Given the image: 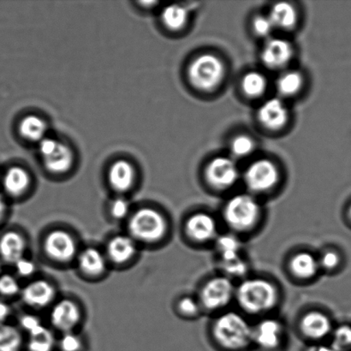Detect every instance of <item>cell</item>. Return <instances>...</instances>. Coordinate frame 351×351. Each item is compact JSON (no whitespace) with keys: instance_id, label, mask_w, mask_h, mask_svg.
I'll return each instance as SVG.
<instances>
[{"instance_id":"cell-40","label":"cell","mask_w":351,"mask_h":351,"mask_svg":"<svg viewBox=\"0 0 351 351\" xmlns=\"http://www.w3.org/2000/svg\"><path fill=\"white\" fill-rule=\"evenodd\" d=\"M253 27L257 36L268 37L275 29L269 16H257L254 20Z\"/></svg>"},{"instance_id":"cell-7","label":"cell","mask_w":351,"mask_h":351,"mask_svg":"<svg viewBox=\"0 0 351 351\" xmlns=\"http://www.w3.org/2000/svg\"><path fill=\"white\" fill-rule=\"evenodd\" d=\"M287 343V328L280 319L266 316L254 325V351H284Z\"/></svg>"},{"instance_id":"cell-28","label":"cell","mask_w":351,"mask_h":351,"mask_svg":"<svg viewBox=\"0 0 351 351\" xmlns=\"http://www.w3.org/2000/svg\"><path fill=\"white\" fill-rule=\"evenodd\" d=\"M23 343L19 328L8 323H0V351H20Z\"/></svg>"},{"instance_id":"cell-39","label":"cell","mask_w":351,"mask_h":351,"mask_svg":"<svg viewBox=\"0 0 351 351\" xmlns=\"http://www.w3.org/2000/svg\"><path fill=\"white\" fill-rule=\"evenodd\" d=\"M109 213L115 220L128 219L130 215V204L125 198H116L109 206Z\"/></svg>"},{"instance_id":"cell-33","label":"cell","mask_w":351,"mask_h":351,"mask_svg":"<svg viewBox=\"0 0 351 351\" xmlns=\"http://www.w3.org/2000/svg\"><path fill=\"white\" fill-rule=\"evenodd\" d=\"M175 308L179 316L188 319L197 318L204 313L197 297L189 295H182L178 298L176 302Z\"/></svg>"},{"instance_id":"cell-44","label":"cell","mask_w":351,"mask_h":351,"mask_svg":"<svg viewBox=\"0 0 351 351\" xmlns=\"http://www.w3.org/2000/svg\"><path fill=\"white\" fill-rule=\"evenodd\" d=\"M12 315V308L5 299L0 298V323H7Z\"/></svg>"},{"instance_id":"cell-48","label":"cell","mask_w":351,"mask_h":351,"mask_svg":"<svg viewBox=\"0 0 351 351\" xmlns=\"http://www.w3.org/2000/svg\"><path fill=\"white\" fill-rule=\"evenodd\" d=\"M350 351H351V350H350Z\"/></svg>"},{"instance_id":"cell-11","label":"cell","mask_w":351,"mask_h":351,"mask_svg":"<svg viewBox=\"0 0 351 351\" xmlns=\"http://www.w3.org/2000/svg\"><path fill=\"white\" fill-rule=\"evenodd\" d=\"M333 328L335 325L332 318L328 314L319 309H311L305 312L298 322L299 332L311 343H322L330 339Z\"/></svg>"},{"instance_id":"cell-13","label":"cell","mask_w":351,"mask_h":351,"mask_svg":"<svg viewBox=\"0 0 351 351\" xmlns=\"http://www.w3.org/2000/svg\"><path fill=\"white\" fill-rule=\"evenodd\" d=\"M82 316L81 308L77 302L71 299H63L51 306L49 319L53 328L63 335L75 332L80 325Z\"/></svg>"},{"instance_id":"cell-14","label":"cell","mask_w":351,"mask_h":351,"mask_svg":"<svg viewBox=\"0 0 351 351\" xmlns=\"http://www.w3.org/2000/svg\"><path fill=\"white\" fill-rule=\"evenodd\" d=\"M20 297L27 307L43 309L53 305L57 291L51 282L40 278L31 281L23 287Z\"/></svg>"},{"instance_id":"cell-6","label":"cell","mask_w":351,"mask_h":351,"mask_svg":"<svg viewBox=\"0 0 351 351\" xmlns=\"http://www.w3.org/2000/svg\"><path fill=\"white\" fill-rule=\"evenodd\" d=\"M226 68L223 61L215 55H199L189 64L188 77L195 88L202 91H211L219 87L225 77Z\"/></svg>"},{"instance_id":"cell-38","label":"cell","mask_w":351,"mask_h":351,"mask_svg":"<svg viewBox=\"0 0 351 351\" xmlns=\"http://www.w3.org/2000/svg\"><path fill=\"white\" fill-rule=\"evenodd\" d=\"M60 351H82L84 341L75 332L63 333L58 341Z\"/></svg>"},{"instance_id":"cell-17","label":"cell","mask_w":351,"mask_h":351,"mask_svg":"<svg viewBox=\"0 0 351 351\" xmlns=\"http://www.w3.org/2000/svg\"><path fill=\"white\" fill-rule=\"evenodd\" d=\"M292 56L293 47L291 44L280 38L268 40L261 51V60L264 64L273 70L287 66L290 63Z\"/></svg>"},{"instance_id":"cell-41","label":"cell","mask_w":351,"mask_h":351,"mask_svg":"<svg viewBox=\"0 0 351 351\" xmlns=\"http://www.w3.org/2000/svg\"><path fill=\"white\" fill-rule=\"evenodd\" d=\"M15 267L16 273L19 277L27 278L32 277L36 274L37 267L36 263L33 260L29 259L27 256L22 258V259L16 261L13 265Z\"/></svg>"},{"instance_id":"cell-42","label":"cell","mask_w":351,"mask_h":351,"mask_svg":"<svg viewBox=\"0 0 351 351\" xmlns=\"http://www.w3.org/2000/svg\"><path fill=\"white\" fill-rule=\"evenodd\" d=\"M43 326V322H41L40 318L34 315H23L21 316L19 319L20 329L26 332L27 335L36 332V330L39 329Z\"/></svg>"},{"instance_id":"cell-16","label":"cell","mask_w":351,"mask_h":351,"mask_svg":"<svg viewBox=\"0 0 351 351\" xmlns=\"http://www.w3.org/2000/svg\"><path fill=\"white\" fill-rule=\"evenodd\" d=\"M138 246L128 234H119L112 237L106 244V257L117 266L129 263L137 254Z\"/></svg>"},{"instance_id":"cell-46","label":"cell","mask_w":351,"mask_h":351,"mask_svg":"<svg viewBox=\"0 0 351 351\" xmlns=\"http://www.w3.org/2000/svg\"><path fill=\"white\" fill-rule=\"evenodd\" d=\"M8 213V205L6 199L1 193H0V223H3Z\"/></svg>"},{"instance_id":"cell-4","label":"cell","mask_w":351,"mask_h":351,"mask_svg":"<svg viewBox=\"0 0 351 351\" xmlns=\"http://www.w3.org/2000/svg\"><path fill=\"white\" fill-rule=\"evenodd\" d=\"M127 230L128 235L137 243H156L166 237L169 230V223L163 213L145 206L130 213Z\"/></svg>"},{"instance_id":"cell-2","label":"cell","mask_w":351,"mask_h":351,"mask_svg":"<svg viewBox=\"0 0 351 351\" xmlns=\"http://www.w3.org/2000/svg\"><path fill=\"white\" fill-rule=\"evenodd\" d=\"M254 325L240 311H227L217 315L210 326L213 342L222 351L252 349Z\"/></svg>"},{"instance_id":"cell-45","label":"cell","mask_w":351,"mask_h":351,"mask_svg":"<svg viewBox=\"0 0 351 351\" xmlns=\"http://www.w3.org/2000/svg\"><path fill=\"white\" fill-rule=\"evenodd\" d=\"M304 351H337L330 343H309L307 348Z\"/></svg>"},{"instance_id":"cell-30","label":"cell","mask_w":351,"mask_h":351,"mask_svg":"<svg viewBox=\"0 0 351 351\" xmlns=\"http://www.w3.org/2000/svg\"><path fill=\"white\" fill-rule=\"evenodd\" d=\"M161 17L168 29L178 31L182 29L187 23L189 12L184 6L173 5L163 10Z\"/></svg>"},{"instance_id":"cell-10","label":"cell","mask_w":351,"mask_h":351,"mask_svg":"<svg viewBox=\"0 0 351 351\" xmlns=\"http://www.w3.org/2000/svg\"><path fill=\"white\" fill-rule=\"evenodd\" d=\"M43 249L50 260L58 263H69L77 259L79 254L77 240L67 230H51L45 237Z\"/></svg>"},{"instance_id":"cell-27","label":"cell","mask_w":351,"mask_h":351,"mask_svg":"<svg viewBox=\"0 0 351 351\" xmlns=\"http://www.w3.org/2000/svg\"><path fill=\"white\" fill-rule=\"evenodd\" d=\"M56 343L53 332L43 325L29 335L27 348L29 351H53Z\"/></svg>"},{"instance_id":"cell-3","label":"cell","mask_w":351,"mask_h":351,"mask_svg":"<svg viewBox=\"0 0 351 351\" xmlns=\"http://www.w3.org/2000/svg\"><path fill=\"white\" fill-rule=\"evenodd\" d=\"M263 208L259 199L250 193H242L227 199L221 219L230 232L236 235H249L261 226Z\"/></svg>"},{"instance_id":"cell-34","label":"cell","mask_w":351,"mask_h":351,"mask_svg":"<svg viewBox=\"0 0 351 351\" xmlns=\"http://www.w3.org/2000/svg\"><path fill=\"white\" fill-rule=\"evenodd\" d=\"M330 340V345L337 351L351 350V325L341 324L335 326Z\"/></svg>"},{"instance_id":"cell-19","label":"cell","mask_w":351,"mask_h":351,"mask_svg":"<svg viewBox=\"0 0 351 351\" xmlns=\"http://www.w3.org/2000/svg\"><path fill=\"white\" fill-rule=\"evenodd\" d=\"M258 117L263 125L271 130H278L287 125L289 112L285 103L278 98H271L261 106Z\"/></svg>"},{"instance_id":"cell-47","label":"cell","mask_w":351,"mask_h":351,"mask_svg":"<svg viewBox=\"0 0 351 351\" xmlns=\"http://www.w3.org/2000/svg\"><path fill=\"white\" fill-rule=\"evenodd\" d=\"M346 216L351 223V204L349 206L348 209H347Z\"/></svg>"},{"instance_id":"cell-18","label":"cell","mask_w":351,"mask_h":351,"mask_svg":"<svg viewBox=\"0 0 351 351\" xmlns=\"http://www.w3.org/2000/svg\"><path fill=\"white\" fill-rule=\"evenodd\" d=\"M27 243L22 233L7 230L0 236V259L3 263L14 265L26 256Z\"/></svg>"},{"instance_id":"cell-29","label":"cell","mask_w":351,"mask_h":351,"mask_svg":"<svg viewBox=\"0 0 351 351\" xmlns=\"http://www.w3.org/2000/svg\"><path fill=\"white\" fill-rule=\"evenodd\" d=\"M304 85V79L298 71H290L284 72L278 78L277 90L281 96H293L297 95Z\"/></svg>"},{"instance_id":"cell-12","label":"cell","mask_w":351,"mask_h":351,"mask_svg":"<svg viewBox=\"0 0 351 351\" xmlns=\"http://www.w3.org/2000/svg\"><path fill=\"white\" fill-rule=\"evenodd\" d=\"M239 178L235 161L228 157H217L206 169V180L216 191H226L233 187Z\"/></svg>"},{"instance_id":"cell-1","label":"cell","mask_w":351,"mask_h":351,"mask_svg":"<svg viewBox=\"0 0 351 351\" xmlns=\"http://www.w3.org/2000/svg\"><path fill=\"white\" fill-rule=\"evenodd\" d=\"M281 300L280 288L263 277H247L236 287L235 302L247 316L266 317L276 309Z\"/></svg>"},{"instance_id":"cell-26","label":"cell","mask_w":351,"mask_h":351,"mask_svg":"<svg viewBox=\"0 0 351 351\" xmlns=\"http://www.w3.org/2000/svg\"><path fill=\"white\" fill-rule=\"evenodd\" d=\"M19 132L23 138L40 143L46 136L47 123L40 117L27 116L20 123Z\"/></svg>"},{"instance_id":"cell-22","label":"cell","mask_w":351,"mask_h":351,"mask_svg":"<svg viewBox=\"0 0 351 351\" xmlns=\"http://www.w3.org/2000/svg\"><path fill=\"white\" fill-rule=\"evenodd\" d=\"M215 247L218 254L219 263L237 259L243 256V246L239 236L232 232L219 234L217 237Z\"/></svg>"},{"instance_id":"cell-20","label":"cell","mask_w":351,"mask_h":351,"mask_svg":"<svg viewBox=\"0 0 351 351\" xmlns=\"http://www.w3.org/2000/svg\"><path fill=\"white\" fill-rule=\"evenodd\" d=\"M79 270L82 274L90 278L102 276L108 270V259L97 247H88L79 251L77 257Z\"/></svg>"},{"instance_id":"cell-5","label":"cell","mask_w":351,"mask_h":351,"mask_svg":"<svg viewBox=\"0 0 351 351\" xmlns=\"http://www.w3.org/2000/svg\"><path fill=\"white\" fill-rule=\"evenodd\" d=\"M237 285L221 274L209 278L199 289L197 297L203 312L218 315L235 302Z\"/></svg>"},{"instance_id":"cell-37","label":"cell","mask_w":351,"mask_h":351,"mask_svg":"<svg viewBox=\"0 0 351 351\" xmlns=\"http://www.w3.org/2000/svg\"><path fill=\"white\" fill-rule=\"evenodd\" d=\"M254 149V142L247 136H237L230 144V151L234 156L245 158L250 156Z\"/></svg>"},{"instance_id":"cell-25","label":"cell","mask_w":351,"mask_h":351,"mask_svg":"<svg viewBox=\"0 0 351 351\" xmlns=\"http://www.w3.org/2000/svg\"><path fill=\"white\" fill-rule=\"evenodd\" d=\"M269 16L275 29H291L298 21L297 10L291 3L280 2L271 7Z\"/></svg>"},{"instance_id":"cell-8","label":"cell","mask_w":351,"mask_h":351,"mask_svg":"<svg viewBox=\"0 0 351 351\" xmlns=\"http://www.w3.org/2000/svg\"><path fill=\"white\" fill-rule=\"evenodd\" d=\"M184 232L186 239L195 245L215 243L219 236V221L211 213L195 212L185 219Z\"/></svg>"},{"instance_id":"cell-24","label":"cell","mask_w":351,"mask_h":351,"mask_svg":"<svg viewBox=\"0 0 351 351\" xmlns=\"http://www.w3.org/2000/svg\"><path fill=\"white\" fill-rule=\"evenodd\" d=\"M45 167L51 173L61 174L71 169L73 164V154L70 147L60 143L51 156L43 159Z\"/></svg>"},{"instance_id":"cell-9","label":"cell","mask_w":351,"mask_h":351,"mask_svg":"<svg viewBox=\"0 0 351 351\" xmlns=\"http://www.w3.org/2000/svg\"><path fill=\"white\" fill-rule=\"evenodd\" d=\"M280 181V173L276 166L267 160L254 161L244 173V182L250 194H267L276 187Z\"/></svg>"},{"instance_id":"cell-31","label":"cell","mask_w":351,"mask_h":351,"mask_svg":"<svg viewBox=\"0 0 351 351\" xmlns=\"http://www.w3.org/2000/svg\"><path fill=\"white\" fill-rule=\"evenodd\" d=\"M267 82L264 75L260 72L251 71L244 75L242 88L245 95L251 98H257L265 94L267 90Z\"/></svg>"},{"instance_id":"cell-15","label":"cell","mask_w":351,"mask_h":351,"mask_svg":"<svg viewBox=\"0 0 351 351\" xmlns=\"http://www.w3.org/2000/svg\"><path fill=\"white\" fill-rule=\"evenodd\" d=\"M287 269L294 280L300 282L313 281L322 271L318 256L308 250L292 254L288 260Z\"/></svg>"},{"instance_id":"cell-21","label":"cell","mask_w":351,"mask_h":351,"mask_svg":"<svg viewBox=\"0 0 351 351\" xmlns=\"http://www.w3.org/2000/svg\"><path fill=\"white\" fill-rule=\"evenodd\" d=\"M109 182L118 192H126L132 189L136 180V171L128 161L119 160L109 171Z\"/></svg>"},{"instance_id":"cell-35","label":"cell","mask_w":351,"mask_h":351,"mask_svg":"<svg viewBox=\"0 0 351 351\" xmlns=\"http://www.w3.org/2000/svg\"><path fill=\"white\" fill-rule=\"evenodd\" d=\"M318 260L321 270L326 273H333L341 267L343 256L339 250L335 247H328L322 251L318 256Z\"/></svg>"},{"instance_id":"cell-36","label":"cell","mask_w":351,"mask_h":351,"mask_svg":"<svg viewBox=\"0 0 351 351\" xmlns=\"http://www.w3.org/2000/svg\"><path fill=\"white\" fill-rule=\"evenodd\" d=\"M22 291L19 280L14 275L0 274V298L6 299L16 297Z\"/></svg>"},{"instance_id":"cell-43","label":"cell","mask_w":351,"mask_h":351,"mask_svg":"<svg viewBox=\"0 0 351 351\" xmlns=\"http://www.w3.org/2000/svg\"><path fill=\"white\" fill-rule=\"evenodd\" d=\"M58 144H60V142L55 139L49 138V137H45V138L41 140L39 143V151L43 159L51 156L56 150Z\"/></svg>"},{"instance_id":"cell-23","label":"cell","mask_w":351,"mask_h":351,"mask_svg":"<svg viewBox=\"0 0 351 351\" xmlns=\"http://www.w3.org/2000/svg\"><path fill=\"white\" fill-rule=\"evenodd\" d=\"M3 188L7 195L19 197L27 191L30 184L29 173L23 168L12 167L2 179Z\"/></svg>"},{"instance_id":"cell-32","label":"cell","mask_w":351,"mask_h":351,"mask_svg":"<svg viewBox=\"0 0 351 351\" xmlns=\"http://www.w3.org/2000/svg\"><path fill=\"white\" fill-rule=\"evenodd\" d=\"M219 267L221 271L220 274L230 278L233 281L235 280H242L247 278L250 270L249 261L244 256L235 260L221 261V263H219Z\"/></svg>"}]
</instances>
